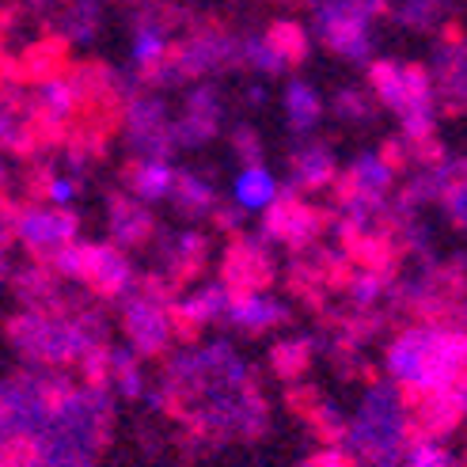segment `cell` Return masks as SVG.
Returning <instances> with one entry per match:
<instances>
[{"label":"cell","mask_w":467,"mask_h":467,"mask_svg":"<svg viewBox=\"0 0 467 467\" xmlns=\"http://www.w3.org/2000/svg\"><path fill=\"white\" fill-rule=\"evenodd\" d=\"M467 368V331L449 323H418L388 346V372L418 400L452 391Z\"/></svg>","instance_id":"obj_1"},{"label":"cell","mask_w":467,"mask_h":467,"mask_svg":"<svg viewBox=\"0 0 467 467\" xmlns=\"http://www.w3.org/2000/svg\"><path fill=\"white\" fill-rule=\"evenodd\" d=\"M171 285L163 277H149L145 289H130L122 300V327L126 338L133 346V354L141 358H160L168 342L175 338V323H171V305H168Z\"/></svg>","instance_id":"obj_2"},{"label":"cell","mask_w":467,"mask_h":467,"mask_svg":"<svg viewBox=\"0 0 467 467\" xmlns=\"http://www.w3.org/2000/svg\"><path fill=\"white\" fill-rule=\"evenodd\" d=\"M403 430H407V414H403L400 395L388 384H380L368 391V403L354 422L349 445L361 456H372V467H395L391 460L403 452Z\"/></svg>","instance_id":"obj_3"},{"label":"cell","mask_w":467,"mask_h":467,"mask_svg":"<svg viewBox=\"0 0 467 467\" xmlns=\"http://www.w3.org/2000/svg\"><path fill=\"white\" fill-rule=\"evenodd\" d=\"M316 38L331 54L365 65L372 54V35H368V12L358 0H323L316 8Z\"/></svg>","instance_id":"obj_4"},{"label":"cell","mask_w":467,"mask_h":467,"mask_svg":"<svg viewBox=\"0 0 467 467\" xmlns=\"http://www.w3.org/2000/svg\"><path fill=\"white\" fill-rule=\"evenodd\" d=\"M77 232L80 221L61 205H27L16 213V240L31 254H42V259H50L54 251L73 244Z\"/></svg>","instance_id":"obj_5"},{"label":"cell","mask_w":467,"mask_h":467,"mask_svg":"<svg viewBox=\"0 0 467 467\" xmlns=\"http://www.w3.org/2000/svg\"><path fill=\"white\" fill-rule=\"evenodd\" d=\"M263 213H266V221H263L266 244H289L300 251V247H312V240L323 228V213L296 194H285V198L277 194V202L270 209H263Z\"/></svg>","instance_id":"obj_6"},{"label":"cell","mask_w":467,"mask_h":467,"mask_svg":"<svg viewBox=\"0 0 467 467\" xmlns=\"http://www.w3.org/2000/svg\"><path fill=\"white\" fill-rule=\"evenodd\" d=\"M77 282L91 285L99 296H126L133 289V266L126 259V251L110 244H80V274Z\"/></svg>","instance_id":"obj_7"},{"label":"cell","mask_w":467,"mask_h":467,"mask_svg":"<svg viewBox=\"0 0 467 467\" xmlns=\"http://www.w3.org/2000/svg\"><path fill=\"white\" fill-rule=\"evenodd\" d=\"M274 282L266 240H236L224 254V285L232 293H254Z\"/></svg>","instance_id":"obj_8"},{"label":"cell","mask_w":467,"mask_h":467,"mask_svg":"<svg viewBox=\"0 0 467 467\" xmlns=\"http://www.w3.org/2000/svg\"><path fill=\"white\" fill-rule=\"evenodd\" d=\"M228 296L232 289L221 282V285H202L194 289L191 296H182L171 305V323H175V338H191L198 335L202 327H209L213 319H221L228 312Z\"/></svg>","instance_id":"obj_9"},{"label":"cell","mask_w":467,"mask_h":467,"mask_svg":"<svg viewBox=\"0 0 467 467\" xmlns=\"http://www.w3.org/2000/svg\"><path fill=\"white\" fill-rule=\"evenodd\" d=\"M224 319L232 327H240V331H247V335H266V331H274L277 323L289 319V308L282 305V300L266 296L263 289H254V293H232Z\"/></svg>","instance_id":"obj_10"},{"label":"cell","mask_w":467,"mask_h":467,"mask_svg":"<svg viewBox=\"0 0 467 467\" xmlns=\"http://www.w3.org/2000/svg\"><path fill=\"white\" fill-rule=\"evenodd\" d=\"M107 217H110V236L122 247H145L156 236V221L145 209V202H137L133 194H114L107 202Z\"/></svg>","instance_id":"obj_11"},{"label":"cell","mask_w":467,"mask_h":467,"mask_svg":"<svg viewBox=\"0 0 467 467\" xmlns=\"http://www.w3.org/2000/svg\"><path fill=\"white\" fill-rule=\"evenodd\" d=\"M217 122H221L217 96L209 88H198L191 103H186V114L171 126V137H175V145H202L217 133Z\"/></svg>","instance_id":"obj_12"},{"label":"cell","mask_w":467,"mask_h":467,"mask_svg":"<svg viewBox=\"0 0 467 467\" xmlns=\"http://www.w3.org/2000/svg\"><path fill=\"white\" fill-rule=\"evenodd\" d=\"M277 194H282V186H277V179L263 163H247L236 175V182H232V205H236L240 213H263V209H270L277 202Z\"/></svg>","instance_id":"obj_13"},{"label":"cell","mask_w":467,"mask_h":467,"mask_svg":"<svg viewBox=\"0 0 467 467\" xmlns=\"http://www.w3.org/2000/svg\"><path fill=\"white\" fill-rule=\"evenodd\" d=\"M338 182V160L327 145H300L293 152V186L296 191H327Z\"/></svg>","instance_id":"obj_14"},{"label":"cell","mask_w":467,"mask_h":467,"mask_svg":"<svg viewBox=\"0 0 467 467\" xmlns=\"http://www.w3.org/2000/svg\"><path fill=\"white\" fill-rule=\"evenodd\" d=\"M205 254H209V240L202 236V232H179V236L171 240V247L163 251V259H168V266H163V282H168L171 289L191 282V277L205 266Z\"/></svg>","instance_id":"obj_15"},{"label":"cell","mask_w":467,"mask_h":467,"mask_svg":"<svg viewBox=\"0 0 467 467\" xmlns=\"http://www.w3.org/2000/svg\"><path fill=\"white\" fill-rule=\"evenodd\" d=\"M175 168L163 156H141L130 168L126 182H130V194L137 202H160V198H171L175 191Z\"/></svg>","instance_id":"obj_16"},{"label":"cell","mask_w":467,"mask_h":467,"mask_svg":"<svg viewBox=\"0 0 467 467\" xmlns=\"http://www.w3.org/2000/svg\"><path fill=\"white\" fill-rule=\"evenodd\" d=\"M171 202L182 217L191 221H202L217 209V191L209 186V179L194 175V171H179L175 175V191H171Z\"/></svg>","instance_id":"obj_17"},{"label":"cell","mask_w":467,"mask_h":467,"mask_svg":"<svg viewBox=\"0 0 467 467\" xmlns=\"http://www.w3.org/2000/svg\"><path fill=\"white\" fill-rule=\"evenodd\" d=\"M319 114H323L319 91L308 80H289V88H285V122H289V130L293 133H312Z\"/></svg>","instance_id":"obj_18"},{"label":"cell","mask_w":467,"mask_h":467,"mask_svg":"<svg viewBox=\"0 0 467 467\" xmlns=\"http://www.w3.org/2000/svg\"><path fill=\"white\" fill-rule=\"evenodd\" d=\"M168 31H163V23H141L137 27V38H133V65L141 68V73H156V68L168 65Z\"/></svg>","instance_id":"obj_19"},{"label":"cell","mask_w":467,"mask_h":467,"mask_svg":"<svg viewBox=\"0 0 467 467\" xmlns=\"http://www.w3.org/2000/svg\"><path fill=\"white\" fill-rule=\"evenodd\" d=\"M270 365H274L277 377L300 380L308 372V365H312V342L308 338H285L282 346L270 349Z\"/></svg>","instance_id":"obj_20"},{"label":"cell","mask_w":467,"mask_h":467,"mask_svg":"<svg viewBox=\"0 0 467 467\" xmlns=\"http://www.w3.org/2000/svg\"><path fill=\"white\" fill-rule=\"evenodd\" d=\"M266 38H270L274 50L285 57L289 68H296L300 61H305V57H308V46H312L300 23H274V27L266 31Z\"/></svg>","instance_id":"obj_21"},{"label":"cell","mask_w":467,"mask_h":467,"mask_svg":"<svg viewBox=\"0 0 467 467\" xmlns=\"http://www.w3.org/2000/svg\"><path fill=\"white\" fill-rule=\"evenodd\" d=\"M441 84L456 103H467V50L463 46H445L441 54Z\"/></svg>","instance_id":"obj_22"},{"label":"cell","mask_w":467,"mask_h":467,"mask_svg":"<svg viewBox=\"0 0 467 467\" xmlns=\"http://www.w3.org/2000/svg\"><path fill=\"white\" fill-rule=\"evenodd\" d=\"M19 293L23 300H31V305H38V312H46L50 305H57V282L50 270H23L19 274Z\"/></svg>","instance_id":"obj_23"},{"label":"cell","mask_w":467,"mask_h":467,"mask_svg":"<svg viewBox=\"0 0 467 467\" xmlns=\"http://www.w3.org/2000/svg\"><path fill=\"white\" fill-rule=\"evenodd\" d=\"M23 73L27 77H38V80H46V77H54V73H61L65 68V46L57 42V38H50V42H38L35 50H27V57H23Z\"/></svg>","instance_id":"obj_24"},{"label":"cell","mask_w":467,"mask_h":467,"mask_svg":"<svg viewBox=\"0 0 467 467\" xmlns=\"http://www.w3.org/2000/svg\"><path fill=\"white\" fill-rule=\"evenodd\" d=\"M110 380H119V391L137 400L145 391V377H141V365L130 349H110Z\"/></svg>","instance_id":"obj_25"},{"label":"cell","mask_w":467,"mask_h":467,"mask_svg":"<svg viewBox=\"0 0 467 467\" xmlns=\"http://www.w3.org/2000/svg\"><path fill=\"white\" fill-rule=\"evenodd\" d=\"M244 54H247L251 68H259V73H266V77H277V73H285V68H289V65H285V57L274 50L266 35H254V38H247Z\"/></svg>","instance_id":"obj_26"},{"label":"cell","mask_w":467,"mask_h":467,"mask_svg":"<svg viewBox=\"0 0 467 467\" xmlns=\"http://www.w3.org/2000/svg\"><path fill=\"white\" fill-rule=\"evenodd\" d=\"M403 467H452V456L445 445H437L433 437H418L403 452Z\"/></svg>","instance_id":"obj_27"},{"label":"cell","mask_w":467,"mask_h":467,"mask_svg":"<svg viewBox=\"0 0 467 467\" xmlns=\"http://www.w3.org/2000/svg\"><path fill=\"white\" fill-rule=\"evenodd\" d=\"M346 285H349V300H354V308H358V312H368V308L380 300V293H384V274L361 270L354 282H346Z\"/></svg>","instance_id":"obj_28"},{"label":"cell","mask_w":467,"mask_h":467,"mask_svg":"<svg viewBox=\"0 0 467 467\" xmlns=\"http://www.w3.org/2000/svg\"><path fill=\"white\" fill-rule=\"evenodd\" d=\"M31 130L19 122V107L0 99V149H23V137Z\"/></svg>","instance_id":"obj_29"},{"label":"cell","mask_w":467,"mask_h":467,"mask_svg":"<svg viewBox=\"0 0 467 467\" xmlns=\"http://www.w3.org/2000/svg\"><path fill=\"white\" fill-rule=\"evenodd\" d=\"M42 198H46V205H61V209H68V205L80 198V186H77L73 175H46V182H42Z\"/></svg>","instance_id":"obj_30"},{"label":"cell","mask_w":467,"mask_h":467,"mask_svg":"<svg viewBox=\"0 0 467 467\" xmlns=\"http://www.w3.org/2000/svg\"><path fill=\"white\" fill-rule=\"evenodd\" d=\"M335 99H338L335 103L338 119H346V122H368L372 119V99H365L358 88H342Z\"/></svg>","instance_id":"obj_31"},{"label":"cell","mask_w":467,"mask_h":467,"mask_svg":"<svg viewBox=\"0 0 467 467\" xmlns=\"http://www.w3.org/2000/svg\"><path fill=\"white\" fill-rule=\"evenodd\" d=\"M441 198H445L449 217H452L460 228H467V186H463V182H449V191L441 194Z\"/></svg>","instance_id":"obj_32"},{"label":"cell","mask_w":467,"mask_h":467,"mask_svg":"<svg viewBox=\"0 0 467 467\" xmlns=\"http://www.w3.org/2000/svg\"><path fill=\"white\" fill-rule=\"evenodd\" d=\"M232 145H236V152L247 160V163H254V160H259L263 156V145H259V137H254L247 126H240L236 130V137H232Z\"/></svg>","instance_id":"obj_33"},{"label":"cell","mask_w":467,"mask_h":467,"mask_svg":"<svg viewBox=\"0 0 467 467\" xmlns=\"http://www.w3.org/2000/svg\"><path fill=\"white\" fill-rule=\"evenodd\" d=\"M312 467H358V463H354V456H349V452H342V441H338V445H327L312 460Z\"/></svg>","instance_id":"obj_34"},{"label":"cell","mask_w":467,"mask_h":467,"mask_svg":"<svg viewBox=\"0 0 467 467\" xmlns=\"http://www.w3.org/2000/svg\"><path fill=\"white\" fill-rule=\"evenodd\" d=\"M452 395H456V403H460V410L467 414V368H463V377L456 380V388H452Z\"/></svg>","instance_id":"obj_35"},{"label":"cell","mask_w":467,"mask_h":467,"mask_svg":"<svg viewBox=\"0 0 467 467\" xmlns=\"http://www.w3.org/2000/svg\"><path fill=\"white\" fill-rule=\"evenodd\" d=\"M460 182L467 186V160H463V168H460Z\"/></svg>","instance_id":"obj_36"}]
</instances>
